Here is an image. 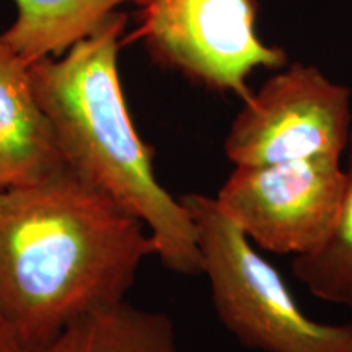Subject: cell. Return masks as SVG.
Wrapping results in <instances>:
<instances>
[{"mask_svg": "<svg viewBox=\"0 0 352 352\" xmlns=\"http://www.w3.org/2000/svg\"><path fill=\"white\" fill-rule=\"evenodd\" d=\"M155 253L147 227L67 165L0 189V310L23 352L126 302Z\"/></svg>", "mask_w": 352, "mask_h": 352, "instance_id": "6da1fadb", "label": "cell"}, {"mask_svg": "<svg viewBox=\"0 0 352 352\" xmlns=\"http://www.w3.org/2000/svg\"><path fill=\"white\" fill-rule=\"evenodd\" d=\"M126 23L124 13L113 12L63 57L33 63L34 94L69 168L147 227L165 267L197 276L195 223L157 179L153 148L135 129L122 91L118 52Z\"/></svg>", "mask_w": 352, "mask_h": 352, "instance_id": "7a4b0ae2", "label": "cell"}, {"mask_svg": "<svg viewBox=\"0 0 352 352\" xmlns=\"http://www.w3.org/2000/svg\"><path fill=\"white\" fill-rule=\"evenodd\" d=\"M197 232L220 323L240 344L263 352H352V323L324 324L298 307L283 276L250 243L215 197H179Z\"/></svg>", "mask_w": 352, "mask_h": 352, "instance_id": "3957f363", "label": "cell"}, {"mask_svg": "<svg viewBox=\"0 0 352 352\" xmlns=\"http://www.w3.org/2000/svg\"><path fill=\"white\" fill-rule=\"evenodd\" d=\"M258 0H144L138 34L152 60L217 94L246 100L258 69L287 64L256 33Z\"/></svg>", "mask_w": 352, "mask_h": 352, "instance_id": "277c9868", "label": "cell"}, {"mask_svg": "<svg viewBox=\"0 0 352 352\" xmlns=\"http://www.w3.org/2000/svg\"><path fill=\"white\" fill-rule=\"evenodd\" d=\"M351 90L315 65L290 64L243 100L223 151L235 166L338 158L352 131Z\"/></svg>", "mask_w": 352, "mask_h": 352, "instance_id": "5b68a950", "label": "cell"}, {"mask_svg": "<svg viewBox=\"0 0 352 352\" xmlns=\"http://www.w3.org/2000/svg\"><path fill=\"white\" fill-rule=\"evenodd\" d=\"M346 188L338 158L235 166L215 201L241 232L276 254L302 256L328 239Z\"/></svg>", "mask_w": 352, "mask_h": 352, "instance_id": "8992f818", "label": "cell"}, {"mask_svg": "<svg viewBox=\"0 0 352 352\" xmlns=\"http://www.w3.org/2000/svg\"><path fill=\"white\" fill-rule=\"evenodd\" d=\"M30 65L0 39V189L67 165L39 107Z\"/></svg>", "mask_w": 352, "mask_h": 352, "instance_id": "52a82bcc", "label": "cell"}, {"mask_svg": "<svg viewBox=\"0 0 352 352\" xmlns=\"http://www.w3.org/2000/svg\"><path fill=\"white\" fill-rule=\"evenodd\" d=\"M19 16L0 39L28 64L59 57L103 25L122 3L144 0H15Z\"/></svg>", "mask_w": 352, "mask_h": 352, "instance_id": "ba28073f", "label": "cell"}, {"mask_svg": "<svg viewBox=\"0 0 352 352\" xmlns=\"http://www.w3.org/2000/svg\"><path fill=\"white\" fill-rule=\"evenodd\" d=\"M34 352H182L166 314L122 302L76 321Z\"/></svg>", "mask_w": 352, "mask_h": 352, "instance_id": "9c48e42d", "label": "cell"}, {"mask_svg": "<svg viewBox=\"0 0 352 352\" xmlns=\"http://www.w3.org/2000/svg\"><path fill=\"white\" fill-rule=\"evenodd\" d=\"M346 152V188L336 223L315 252L294 258L292 271L315 297L352 310V131Z\"/></svg>", "mask_w": 352, "mask_h": 352, "instance_id": "30bf717a", "label": "cell"}, {"mask_svg": "<svg viewBox=\"0 0 352 352\" xmlns=\"http://www.w3.org/2000/svg\"><path fill=\"white\" fill-rule=\"evenodd\" d=\"M0 352H23L2 310H0Z\"/></svg>", "mask_w": 352, "mask_h": 352, "instance_id": "8fae6325", "label": "cell"}]
</instances>
